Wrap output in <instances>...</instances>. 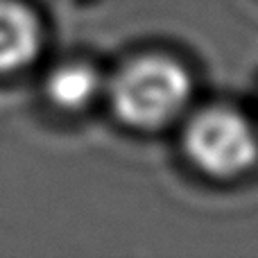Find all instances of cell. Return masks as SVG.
I'll list each match as a JSON object with an SVG mask.
<instances>
[{
  "mask_svg": "<svg viewBox=\"0 0 258 258\" xmlns=\"http://www.w3.org/2000/svg\"><path fill=\"white\" fill-rule=\"evenodd\" d=\"M111 104L122 122L152 129L170 122L190 98V77L168 57H138L113 75Z\"/></svg>",
  "mask_w": 258,
  "mask_h": 258,
  "instance_id": "cell-1",
  "label": "cell"
},
{
  "mask_svg": "<svg viewBox=\"0 0 258 258\" xmlns=\"http://www.w3.org/2000/svg\"><path fill=\"white\" fill-rule=\"evenodd\" d=\"M39 50V23L21 3L0 0V73L25 66Z\"/></svg>",
  "mask_w": 258,
  "mask_h": 258,
  "instance_id": "cell-3",
  "label": "cell"
},
{
  "mask_svg": "<svg viewBox=\"0 0 258 258\" xmlns=\"http://www.w3.org/2000/svg\"><path fill=\"white\" fill-rule=\"evenodd\" d=\"M100 86V75L86 63H66L50 73L45 91L52 104L61 109H82L93 100Z\"/></svg>",
  "mask_w": 258,
  "mask_h": 258,
  "instance_id": "cell-4",
  "label": "cell"
},
{
  "mask_svg": "<svg viewBox=\"0 0 258 258\" xmlns=\"http://www.w3.org/2000/svg\"><path fill=\"white\" fill-rule=\"evenodd\" d=\"M186 154L200 170L213 177L245 172L258 159L254 127L231 109H206L197 113L183 134Z\"/></svg>",
  "mask_w": 258,
  "mask_h": 258,
  "instance_id": "cell-2",
  "label": "cell"
}]
</instances>
